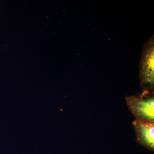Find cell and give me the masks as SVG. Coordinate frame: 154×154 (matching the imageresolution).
I'll return each instance as SVG.
<instances>
[{
  "label": "cell",
  "instance_id": "obj_1",
  "mask_svg": "<svg viewBox=\"0 0 154 154\" xmlns=\"http://www.w3.org/2000/svg\"><path fill=\"white\" fill-rule=\"evenodd\" d=\"M125 101L128 109L135 119L154 123V98L149 92H145L140 96H128Z\"/></svg>",
  "mask_w": 154,
  "mask_h": 154
},
{
  "label": "cell",
  "instance_id": "obj_2",
  "mask_svg": "<svg viewBox=\"0 0 154 154\" xmlns=\"http://www.w3.org/2000/svg\"><path fill=\"white\" fill-rule=\"evenodd\" d=\"M140 79V85L145 88H153L154 39L151 38L146 43L141 59Z\"/></svg>",
  "mask_w": 154,
  "mask_h": 154
},
{
  "label": "cell",
  "instance_id": "obj_3",
  "mask_svg": "<svg viewBox=\"0 0 154 154\" xmlns=\"http://www.w3.org/2000/svg\"><path fill=\"white\" fill-rule=\"evenodd\" d=\"M133 127L138 143L149 150L154 149V123L143 120L135 119Z\"/></svg>",
  "mask_w": 154,
  "mask_h": 154
}]
</instances>
